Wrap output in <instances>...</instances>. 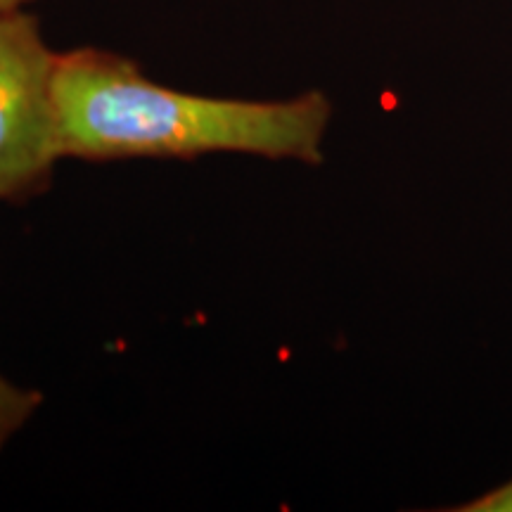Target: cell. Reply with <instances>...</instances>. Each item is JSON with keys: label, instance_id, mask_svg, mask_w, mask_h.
Listing matches in <instances>:
<instances>
[{"label": "cell", "instance_id": "obj_4", "mask_svg": "<svg viewBox=\"0 0 512 512\" xmlns=\"http://www.w3.org/2000/svg\"><path fill=\"white\" fill-rule=\"evenodd\" d=\"M458 512H512V479L496 489L484 491L465 505H458Z\"/></svg>", "mask_w": 512, "mask_h": 512}, {"label": "cell", "instance_id": "obj_3", "mask_svg": "<svg viewBox=\"0 0 512 512\" xmlns=\"http://www.w3.org/2000/svg\"><path fill=\"white\" fill-rule=\"evenodd\" d=\"M43 403L38 389H24L0 375V451L34 418Z\"/></svg>", "mask_w": 512, "mask_h": 512}, {"label": "cell", "instance_id": "obj_2", "mask_svg": "<svg viewBox=\"0 0 512 512\" xmlns=\"http://www.w3.org/2000/svg\"><path fill=\"white\" fill-rule=\"evenodd\" d=\"M55 64L36 15L0 17V202H24L46 190L64 159Z\"/></svg>", "mask_w": 512, "mask_h": 512}, {"label": "cell", "instance_id": "obj_5", "mask_svg": "<svg viewBox=\"0 0 512 512\" xmlns=\"http://www.w3.org/2000/svg\"><path fill=\"white\" fill-rule=\"evenodd\" d=\"M38 3V0H0V17L10 15V12L29 10V5Z\"/></svg>", "mask_w": 512, "mask_h": 512}, {"label": "cell", "instance_id": "obj_1", "mask_svg": "<svg viewBox=\"0 0 512 512\" xmlns=\"http://www.w3.org/2000/svg\"><path fill=\"white\" fill-rule=\"evenodd\" d=\"M55 102L62 157L86 162L238 152L318 166L332 119L323 91L287 100L185 93L152 81L131 57L93 46L57 53Z\"/></svg>", "mask_w": 512, "mask_h": 512}]
</instances>
